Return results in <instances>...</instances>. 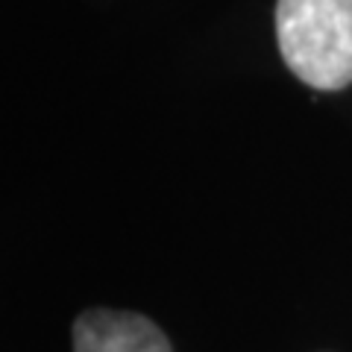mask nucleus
I'll list each match as a JSON object with an SVG mask.
<instances>
[{"instance_id":"f257e3e1","label":"nucleus","mask_w":352,"mask_h":352,"mask_svg":"<svg viewBox=\"0 0 352 352\" xmlns=\"http://www.w3.org/2000/svg\"><path fill=\"white\" fill-rule=\"evenodd\" d=\"M276 38L305 85L338 91L352 82V0H279Z\"/></svg>"},{"instance_id":"f03ea898","label":"nucleus","mask_w":352,"mask_h":352,"mask_svg":"<svg viewBox=\"0 0 352 352\" xmlns=\"http://www.w3.org/2000/svg\"><path fill=\"white\" fill-rule=\"evenodd\" d=\"M74 352H173L162 329L141 314L91 308L74 323Z\"/></svg>"}]
</instances>
